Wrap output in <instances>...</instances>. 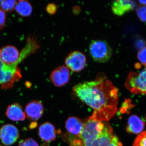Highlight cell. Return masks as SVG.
<instances>
[{"label":"cell","instance_id":"603a6c76","mask_svg":"<svg viewBox=\"0 0 146 146\" xmlns=\"http://www.w3.org/2000/svg\"><path fill=\"white\" fill-rule=\"evenodd\" d=\"M6 16L4 11L0 9V29L2 28L5 24Z\"/></svg>","mask_w":146,"mask_h":146},{"label":"cell","instance_id":"7c38bea8","mask_svg":"<svg viewBox=\"0 0 146 146\" xmlns=\"http://www.w3.org/2000/svg\"><path fill=\"white\" fill-rule=\"evenodd\" d=\"M38 135L42 141L50 143L56 138V131L54 126L49 122L44 123L39 126Z\"/></svg>","mask_w":146,"mask_h":146},{"label":"cell","instance_id":"44dd1931","mask_svg":"<svg viewBox=\"0 0 146 146\" xmlns=\"http://www.w3.org/2000/svg\"><path fill=\"white\" fill-rule=\"evenodd\" d=\"M18 146H39L38 144L34 139L28 138L22 140L19 143Z\"/></svg>","mask_w":146,"mask_h":146},{"label":"cell","instance_id":"ac0fdd59","mask_svg":"<svg viewBox=\"0 0 146 146\" xmlns=\"http://www.w3.org/2000/svg\"><path fill=\"white\" fill-rule=\"evenodd\" d=\"M136 13L140 21L146 24V6H141L137 7Z\"/></svg>","mask_w":146,"mask_h":146},{"label":"cell","instance_id":"277c9868","mask_svg":"<svg viewBox=\"0 0 146 146\" xmlns=\"http://www.w3.org/2000/svg\"><path fill=\"white\" fill-rule=\"evenodd\" d=\"M104 123L98 121L91 116L84 123L83 129L79 138L82 143L94 141L98 138L104 128Z\"/></svg>","mask_w":146,"mask_h":146},{"label":"cell","instance_id":"83f0119b","mask_svg":"<svg viewBox=\"0 0 146 146\" xmlns=\"http://www.w3.org/2000/svg\"><path fill=\"white\" fill-rule=\"evenodd\" d=\"M0 146H1V145H0Z\"/></svg>","mask_w":146,"mask_h":146},{"label":"cell","instance_id":"4fadbf2b","mask_svg":"<svg viewBox=\"0 0 146 146\" xmlns=\"http://www.w3.org/2000/svg\"><path fill=\"white\" fill-rule=\"evenodd\" d=\"M6 115L9 119L14 121H24L26 118L22 106L17 103L9 106L7 109Z\"/></svg>","mask_w":146,"mask_h":146},{"label":"cell","instance_id":"8992f818","mask_svg":"<svg viewBox=\"0 0 146 146\" xmlns=\"http://www.w3.org/2000/svg\"><path fill=\"white\" fill-rule=\"evenodd\" d=\"M66 67L69 70L79 72L85 68L86 63V58L83 53L75 51L69 54L65 59Z\"/></svg>","mask_w":146,"mask_h":146},{"label":"cell","instance_id":"ba28073f","mask_svg":"<svg viewBox=\"0 0 146 146\" xmlns=\"http://www.w3.org/2000/svg\"><path fill=\"white\" fill-rule=\"evenodd\" d=\"M114 136L111 126L105 123L104 128L100 136L94 141L84 143L82 146H109Z\"/></svg>","mask_w":146,"mask_h":146},{"label":"cell","instance_id":"ffe728a7","mask_svg":"<svg viewBox=\"0 0 146 146\" xmlns=\"http://www.w3.org/2000/svg\"><path fill=\"white\" fill-rule=\"evenodd\" d=\"M137 58L143 65L146 67V47H144L139 51Z\"/></svg>","mask_w":146,"mask_h":146},{"label":"cell","instance_id":"d4e9b609","mask_svg":"<svg viewBox=\"0 0 146 146\" xmlns=\"http://www.w3.org/2000/svg\"><path fill=\"white\" fill-rule=\"evenodd\" d=\"M73 11L75 13H78L80 11V9L78 6H76L73 9Z\"/></svg>","mask_w":146,"mask_h":146},{"label":"cell","instance_id":"7a4b0ae2","mask_svg":"<svg viewBox=\"0 0 146 146\" xmlns=\"http://www.w3.org/2000/svg\"><path fill=\"white\" fill-rule=\"evenodd\" d=\"M22 78L18 64L7 65L0 60V86L3 89L12 88Z\"/></svg>","mask_w":146,"mask_h":146},{"label":"cell","instance_id":"5b68a950","mask_svg":"<svg viewBox=\"0 0 146 146\" xmlns=\"http://www.w3.org/2000/svg\"><path fill=\"white\" fill-rule=\"evenodd\" d=\"M126 88L134 94L146 95V68L139 73L131 72L125 83Z\"/></svg>","mask_w":146,"mask_h":146},{"label":"cell","instance_id":"30bf717a","mask_svg":"<svg viewBox=\"0 0 146 146\" xmlns=\"http://www.w3.org/2000/svg\"><path fill=\"white\" fill-rule=\"evenodd\" d=\"M44 112V106L41 102L33 100L27 104L25 108L26 116L29 120L36 122L42 117Z\"/></svg>","mask_w":146,"mask_h":146},{"label":"cell","instance_id":"cb8c5ba5","mask_svg":"<svg viewBox=\"0 0 146 146\" xmlns=\"http://www.w3.org/2000/svg\"><path fill=\"white\" fill-rule=\"evenodd\" d=\"M109 146H123L121 143L119 141V139L116 136H114Z\"/></svg>","mask_w":146,"mask_h":146},{"label":"cell","instance_id":"f1b7e54d","mask_svg":"<svg viewBox=\"0 0 146 146\" xmlns=\"http://www.w3.org/2000/svg\"></svg>","mask_w":146,"mask_h":146},{"label":"cell","instance_id":"2e32d148","mask_svg":"<svg viewBox=\"0 0 146 146\" xmlns=\"http://www.w3.org/2000/svg\"><path fill=\"white\" fill-rule=\"evenodd\" d=\"M16 12L22 17H28L31 15L33 8L30 4L26 1H20L15 7Z\"/></svg>","mask_w":146,"mask_h":146},{"label":"cell","instance_id":"9a60e30c","mask_svg":"<svg viewBox=\"0 0 146 146\" xmlns=\"http://www.w3.org/2000/svg\"><path fill=\"white\" fill-rule=\"evenodd\" d=\"M145 123L138 116L132 115L129 118L127 130L129 133H138L144 129Z\"/></svg>","mask_w":146,"mask_h":146},{"label":"cell","instance_id":"5bb4252c","mask_svg":"<svg viewBox=\"0 0 146 146\" xmlns=\"http://www.w3.org/2000/svg\"><path fill=\"white\" fill-rule=\"evenodd\" d=\"M84 123L80 119L77 117L68 118L65 123V127L70 135L79 136L83 129Z\"/></svg>","mask_w":146,"mask_h":146},{"label":"cell","instance_id":"8fae6325","mask_svg":"<svg viewBox=\"0 0 146 146\" xmlns=\"http://www.w3.org/2000/svg\"><path fill=\"white\" fill-rule=\"evenodd\" d=\"M135 7V3L132 0H115L112 3V9L115 15L121 16L133 10Z\"/></svg>","mask_w":146,"mask_h":146},{"label":"cell","instance_id":"7402d4cb","mask_svg":"<svg viewBox=\"0 0 146 146\" xmlns=\"http://www.w3.org/2000/svg\"><path fill=\"white\" fill-rule=\"evenodd\" d=\"M57 9V6L55 4L50 3L48 5L46 9V11L48 13L52 15L56 12Z\"/></svg>","mask_w":146,"mask_h":146},{"label":"cell","instance_id":"e0dca14e","mask_svg":"<svg viewBox=\"0 0 146 146\" xmlns=\"http://www.w3.org/2000/svg\"><path fill=\"white\" fill-rule=\"evenodd\" d=\"M16 4V0H0V9L4 11H11Z\"/></svg>","mask_w":146,"mask_h":146},{"label":"cell","instance_id":"d6986e66","mask_svg":"<svg viewBox=\"0 0 146 146\" xmlns=\"http://www.w3.org/2000/svg\"><path fill=\"white\" fill-rule=\"evenodd\" d=\"M133 146H146V131L138 135L134 141Z\"/></svg>","mask_w":146,"mask_h":146},{"label":"cell","instance_id":"9c48e42d","mask_svg":"<svg viewBox=\"0 0 146 146\" xmlns=\"http://www.w3.org/2000/svg\"><path fill=\"white\" fill-rule=\"evenodd\" d=\"M70 78V70L66 66H60L51 73L50 79L53 84L56 87H61L67 84Z\"/></svg>","mask_w":146,"mask_h":146},{"label":"cell","instance_id":"4316f807","mask_svg":"<svg viewBox=\"0 0 146 146\" xmlns=\"http://www.w3.org/2000/svg\"><path fill=\"white\" fill-rule=\"evenodd\" d=\"M19 1H26V0H19Z\"/></svg>","mask_w":146,"mask_h":146},{"label":"cell","instance_id":"3957f363","mask_svg":"<svg viewBox=\"0 0 146 146\" xmlns=\"http://www.w3.org/2000/svg\"><path fill=\"white\" fill-rule=\"evenodd\" d=\"M89 53L94 61L105 63L110 60L112 50L108 43L102 40H94L89 47Z\"/></svg>","mask_w":146,"mask_h":146},{"label":"cell","instance_id":"6da1fadb","mask_svg":"<svg viewBox=\"0 0 146 146\" xmlns=\"http://www.w3.org/2000/svg\"><path fill=\"white\" fill-rule=\"evenodd\" d=\"M73 92L94 110L91 117L100 121H108L117 112L118 90L103 73L94 80L81 82L73 87Z\"/></svg>","mask_w":146,"mask_h":146},{"label":"cell","instance_id":"484cf974","mask_svg":"<svg viewBox=\"0 0 146 146\" xmlns=\"http://www.w3.org/2000/svg\"><path fill=\"white\" fill-rule=\"evenodd\" d=\"M138 1L141 4L144 6H146V0H138Z\"/></svg>","mask_w":146,"mask_h":146},{"label":"cell","instance_id":"52a82bcc","mask_svg":"<svg viewBox=\"0 0 146 146\" xmlns=\"http://www.w3.org/2000/svg\"><path fill=\"white\" fill-rule=\"evenodd\" d=\"M20 136L18 129L13 125H4L0 128V139L4 145L10 146L15 143Z\"/></svg>","mask_w":146,"mask_h":146}]
</instances>
